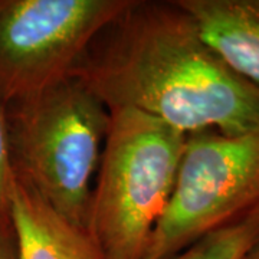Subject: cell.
<instances>
[{
	"label": "cell",
	"mask_w": 259,
	"mask_h": 259,
	"mask_svg": "<svg viewBox=\"0 0 259 259\" xmlns=\"http://www.w3.org/2000/svg\"><path fill=\"white\" fill-rule=\"evenodd\" d=\"M243 259H259V238L256 239V242L252 245V248L248 250V253L245 255Z\"/></svg>",
	"instance_id": "11"
},
{
	"label": "cell",
	"mask_w": 259,
	"mask_h": 259,
	"mask_svg": "<svg viewBox=\"0 0 259 259\" xmlns=\"http://www.w3.org/2000/svg\"><path fill=\"white\" fill-rule=\"evenodd\" d=\"M185 143V133L151 115L110 110L87 221V233L104 259H144Z\"/></svg>",
	"instance_id": "3"
},
{
	"label": "cell",
	"mask_w": 259,
	"mask_h": 259,
	"mask_svg": "<svg viewBox=\"0 0 259 259\" xmlns=\"http://www.w3.org/2000/svg\"><path fill=\"white\" fill-rule=\"evenodd\" d=\"M0 259H19L16 239L10 222H0Z\"/></svg>",
	"instance_id": "10"
},
{
	"label": "cell",
	"mask_w": 259,
	"mask_h": 259,
	"mask_svg": "<svg viewBox=\"0 0 259 259\" xmlns=\"http://www.w3.org/2000/svg\"><path fill=\"white\" fill-rule=\"evenodd\" d=\"M10 225L19 259H104L87 232L58 216L18 180L10 197Z\"/></svg>",
	"instance_id": "7"
},
{
	"label": "cell",
	"mask_w": 259,
	"mask_h": 259,
	"mask_svg": "<svg viewBox=\"0 0 259 259\" xmlns=\"http://www.w3.org/2000/svg\"><path fill=\"white\" fill-rule=\"evenodd\" d=\"M12 166L19 183L87 232L93 182L110 110L78 76L6 107Z\"/></svg>",
	"instance_id": "2"
},
{
	"label": "cell",
	"mask_w": 259,
	"mask_h": 259,
	"mask_svg": "<svg viewBox=\"0 0 259 259\" xmlns=\"http://www.w3.org/2000/svg\"><path fill=\"white\" fill-rule=\"evenodd\" d=\"M225 64L259 88V0H176Z\"/></svg>",
	"instance_id": "6"
},
{
	"label": "cell",
	"mask_w": 259,
	"mask_h": 259,
	"mask_svg": "<svg viewBox=\"0 0 259 259\" xmlns=\"http://www.w3.org/2000/svg\"><path fill=\"white\" fill-rule=\"evenodd\" d=\"M6 107L0 102V222H10V197L15 187Z\"/></svg>",
	"instance_id": "9"
},
{
	"label": "cell",
	"mask_w": 259,
	"mask_h": 259,
	"mask_svg": "<svg viewBox=\"0 0 259 259\" xmlns=\"http://www.w3.org/2000/svg\"><path fill=\"white\" fill-rule=\"evenodd\" d=\"M75 76L108 110L144 112L186 136L259 133V88L223 62L176 2L133 0Z\"/></svg>",
	"instance_id": "1"
},
{
	"label": "cell",
	"mask_w": 259,
	"mask_h": 259,
	"mask_svg": "<svg viewBox=\"0 0 259 259\" xmlns=\"http://www.w3.org/2000/svg\"><path fill=\"white\" fill-rule=\"evenodd\" d=\"M259 204V133L186 136L176 182L144 259H166Z\"/></svg>",
	"instance_id": "4"
},
{
	"label": "cell",
	"mask_w": 259,
	"mask_h": 259,
	"mask_svg": "<svg viewBox=\"0 0 259 259\" xmlns=\"http://www.w3.org/2000/svg\"><path fill=\"white\" fill-rule=\"evenodd\" d=\"M259 238V204L166 259H243Z\"/></svg>",
	"instance_id": "8"
},
{
	"label": "cell",
	"mask_w": 259,
	"mask_h": 259,
	"mask_svg": "<svg viewBox=\"0 0 259 259\" xmlns=\"http://www.w3.org/2000/svg\"><path fill=\"white\" fill-rule=\"evenodd\" d=\"M133 0H0V102L74 76L94 40Z\"/></svg>",
	"instance_id": "5"
}]
</instances>
